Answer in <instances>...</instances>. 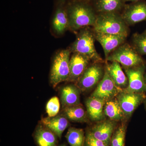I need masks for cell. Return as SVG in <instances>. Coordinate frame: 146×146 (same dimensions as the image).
I'll use <instances>...</instances> for the list:
<instances>
[{"label": "cell", "instance_id": "6da1fadb", "mask_svg": "<svg viewBox=\"0 0 146 146\" xmlns=\"http://www.w3.org/2000/svg\"><path fill=\"white\" fill-rule=\"evenodd\" d=\"M69 21V29L76 31L92 26L96 22L97 14L89 3L76 0L68 5L66 9Z\"/></svg>", "mask_w": 146, "mask_h": 146}, {"label": "cell", "instance_id": "7a4b0ae2", "mask_svg": "<svg viewBox=\"0 0 146 146\" xmlns=\"http://www.w3.org/2000/svg\"><path fill=\"white\" fill-rule=\"evenodd\" d=\"M93 27L95 33L126 36L129 33V26L121 14L117 12L98 13Z\"/></svg>", "mask_w": 146, "mask_h": 146}, {"label": "cell", "instance_id": "3957f363", "mask_svg": "<svg viewBox=\"0 0 146 146\" xmlns=\"http://www.w3.org/2000/svg\"><path fill=\"white\" fill-rule=\"evenodd\" d=\"M96 40L93 29L89 27L81 29L71 47V52L85 56L94 62H103L95 46Z\"/></svg>", "mask_w": 146, "mask_h": 146}, {"label": "cell", "instance_id": "277c9868", "mask_svg": "<svg viewBox=\"0 0 146 146\" xmlns=\"http://www.w3.org/2000/svg\"><path fill=\"white\" fill-rule=\"evenodd\" d=\"M71 52L70 49L62 50L55 54L50 73V81L54 87L60 82L68 81Z\"/></svg>", "mask_w": 146, "mask_h": 146}, {"label": "cell", "instance_id": "5b68a950", "mask_svg": "<svg viewBox=\"0 0 146 146\" xmlns=\"http://www.w3.org/2000/svg\"><path fill=\"white\" fill-rule=\"evenodd\" d=\"M106 61H116L123 68H131L144 63L142 56L138 54L132 46L124 43L114 50L106 59Z\"/></svg>", "mask_w": 146, "mask_h": 146}, {"label": "cell", "instance_id": "8992f818", "mask_svg": "<svg viewBox=\"0 0 146 146\" xmlns=\"http://www.w3.org/2000/svg\"><path fill=\"white\" fill-rule=\"evenodd\" d=\"M101 62H94L86 68L77 81V86L80 91H86L97 86L103 78L105 68Z\"/></svg>", "mask_w": 146, "mask_h": 146}, {"label": "cell", "instance_id": "52a82bcc", "mask_svg": "<svg viewBox=\"0 0 146 146\" xmlns=\"http://www.w3.org/2000/svg\"><path fill=\"white\" fill-rule=\"evenodd\" d=\"M123 68L129 82L127 88L123 90L132 93H146V85L144 78L146 69L145 64L136 67Z\"/></svg>", "mask_w": 146, "mask_h": 146}, {"label": "cell", "instance_id": "ba28073f", "mask_svg": "<svg viewBox=\"0 0 146 146\" xmlns=\"http://www.w3.org/2000/svg\"><path fill=\"white\" fill-rule=\"evenodd\" d=\"M125 118L131 117L137 107L146 98L145 93H132L122 90L116 97Z\"/></svg>", "mask_w": 146, "mask_h": 146}, {"label": "cell", "instance_id": "9c48e42d", "mask_svg": "<svg viewBox=\"0 0 146 146\" xmlns=\"http://www.w3.org/2000/svg\"><path fill=\"white\" fill-rule=\"evenodd\" d=\"M122 17L128 26L146 21V1L132 2L125 5Z\"/></svg>", "mask_w": 146, "mask_h": 146}, {"label": "cell", "instance_id": "30bf717a", "mask_svg": "<svg viewBox=\"0 0 146 146\" xmlns=\"http://www.w3.org/2000/svg\"><path fill=\"white\" fill-rule=\"evenodd\" d=\"M122 90L115 85L105 67V72L102 79L97 85L91 96L103 100L106 102L116 98Z\"/></svg>", "mask_w": 146, "mask_h": 146}, {"label": "cell", "instance_id": "8fae6325", "mask_svg": "<svg viewBox=\"0 0 146 146\" xmlns=\"http://www.w3.org/2000/svg\"><path fill=\"white\" fill-rule=\"evenodd\" d=\"M94 33L96 40L100 44L103 49L106 59L114 50L125 43L127 37L118 35Z\"/></svg>", "mask_w": 146, "mask_h": 146}, {"label": "cell", "instance_id": "7c38bea8", "mask_svg": "<svg viewBox=\"0 0 146 146\" xmlns=\"http://www.w3.org/2000/svg\"><path fill=\"white\" fill-rule=\"evenodd\" d=\"M116 127V121L104 119L94 126L89 132L95 138L110 146L111 138Z\"/></svg>", "mask_w": 146, "mask_h": 146}, {"label": "cell", "instance_id": "4fadbf2b", "mask_svg": "<svg viewBox=\"0 0 146 146\" xmlns=\"http://www.w3.org/2000/svg\"><path fill=\"white\" fill-rule=\"evenodd\" d=\"M90 58L80 54L73 53L70 61V74L68 81L77 82L89 66Z\"/></svg>", "mask_w": 146, "mask_h": 146}, {"label": "cell", "instance_id": "5bb4252c", "mask_svg": "<svg viewBox=\"0 0 146 146\" xmlns=\"http://www.w3.org/2000/svg\"><path fill=\"white\" fill-rule=\"evenodd\" d=\"M105 103L106 102L103 100L91 96L86 100L87 115L92 121L100 122L105 119L104 107Z\"/></svg>", "mask_w": 146, "mask_h": 146}, {"label": "cell", "instance_id": "9a60e30c", "mask_svg": "<svg viewBox=\"0 0 146 146\" xmlns=\"http://www.w3.org/2000/svg\"><path fill=\"white\" fill-rule=\"evenodd\" d=\"M105 67L110 76L118 88L122 90L127 88L128 80L119 63L113 61L107 63Z\"/></svg>", "mask_w": 146, "mask_h": 146}, {"label": "cell", "instance_id": "2e32d148", "mask_svg": "<svg viewBox=\"0 0 146 146\" xmlns=\"http://www.w3.org/2000/svg\"><path fill=\"white\" fill-rule=\"evenodd\" d=\"M41 122L44 126L51 131L60 138L69 125L68 119L62 115L43 118Z\"/></svg>", "mask_w": 146, "mask_h": 146}, {"label": "cell", "instance_id": "e0dca14e", "mask_svg": "<svg viewBox=\"0 0 146 146\" xmlns=\"http://www.w3.org/2000/svg\"><path fill=\"white\" fill-rule=\"evenodd\" d=\"M94 8L98 13L117 12L123 10L125 0H93Z\"/></svg>", "mask_w": 146, "mask_h": 146}, {"label": "cell", "instance_id": "ac0fdd59", "mask_svg": "<svg viewBox=\"0 0 146 146\" xmlns=\"http://www.w3.org/2000/svg\"><path fill=\"white\" fill-rule=\"evenodd\" d=\"M80 91L73 84L66 85L60 91L61 101L64 107L80 104Z\"/></svg>", "mask_w": 146, "mask_h": 146}, {"label": "cell", "instance_id": "d6986e66", "mask_svg": "<svg viewBox=\"0 0 146 146\" xmlns=\"http://www.w3.org/2000/svg\"><path fill=\"white\" fill-rule=\"evenodd\" d=\"M52 27L56 34L62 35L69 28V21L66 9L59 7L56 9L52 20Z\"/></svg>", "mask_w": 146, "mask_h": 146}, {"label": "cell", "instance_id": "ffe728a7", "mask_svg": "<svg viewBox=\"0 0 146 146\" xmlns=\"http://www.w3.org/2000/svg\"><path fill=\"white\" fill-rule=\"evenodd\" d=\"M104 113L110 119L116 122L122 121L126 118L119 103L116 98L106 102Z\"/></svg>", "mask_w": 146, "mask_h": 146}, {"label": "cell", "instance_id": "44dd1931", "mask_svg": "<svg viewBox=\"0 0 146 146\" xmlns=\"http://www.w3.org/2000/svg\"><path fill=\"white\" fill-rule=\"evenodd\" d=\"M56 135L44 126H41L36 129L35 140L39 146H56Z\"/></svg>", "mask_w": 146, "mask_h": 146}, {"label": "cell", "instance_id": "7402d4cb", "mask_svg": "<svg viewBox=\"0 0 146 146\" xmlns=\"http://www.w3.org/2000/svg\"><path fill=\"white\" fill-rule=\"evenodd\" d=\"M64 112L65 117L72 121L85 122L87 121V114L80 104L65 107Z\"/></svg>", "mask_w": 146, "mask_h": 146}, {"label": "cell", "instance_id": "603a6c76", "mask_svg": "<svg viewBox=\"0 0 146 146\" xmlns=\"http://www.w3.org/2000/svg\"><path fill=\"white\" fill-rule=\"evenodd\" d=\"M71 146H83L85 138L83 129L70 127L65 136Z\"/></svg>", "mask_w": 146, "mask_h": 146}, {"label": "cell", "instance_id": "cb8c5ba5", "mask_svg": "<svg viewBox=\"0 0 146 146\" xmlns=\"http://www.w3.org/2000/svg\"><path fill=\"white\" fill-rule=\"evenodd\" d=\"M132 46L140 55H146V33H135L131 38Z\"/></svg>", "mask_w": 146, "mask_h": 146}, {"label": "cell", "instance_id": "d4e9b609", "mask_svg": "<svg viewBox=\"0 0 146 146\" xmlns=\"http://www.w3.org/2000/svg\"><path fill=\"white\" fill-rule=\"evenodd\" d=\"M126 125L122 124L115 129L112 134L110 146H125Z\"/></svg>", "mask_w": 146, "mask_h": 146}, {"label": "cell", "instance_id": "484cf974", "mask_svg": "<svg viewBox=\"0 0 146 146\" xmlns=\"http://www.w3.org/2000/svg\"><path fill=\"white\" fill-rule=\"evenodd\" d=\"M60 102L57 97H53L47 102L46 110L48 117L56 116L60 110Z\"/></svg>", "mask_w": 146, "mask_h": 146}, {"label": "cell", "instance_id": "4316f807", "mask_svg": "<svg viewBox=\"0 0 146 146\" xmlns=\"http://www.w3.org/2000/svg\"><path fill=\"white\" fill-rule=\"evenodd\" d=\"M84 143L85 146H109L104 142L95 138L90 132L87 133Z\"/></svg>", "mask_w": 146, "mask_h": 146}, {"label": "cell", "instance_id": "83f0119b", "mask_svg": "<svg viewBox=\"0 0 146 146\" xmlns=\"http://www.w3.org/2000/svg\"><path fill=\"white\" fill-rule=\"evenodd\" d=\"M145 1V0H125L126 2H135L140 1Z\"/></svg>", "mask_w": 146, "mask_h": 146}, {"label": "cell", "instance_id": "f1b7e54d", "mask_svg": "<svg viewBox=\"0 0 146 146\" xmlns=\"http://www.w3.org/2000/svg\"><path fill=\"white\" fill-rule=\"evenodd\" d=\"M80 1H82L85 2L90 3L91 2H92L93 0H80Z\"/></svg>", "mask_w": 146, "mask_h": 146}, {"label": "cell", "instance_id": "f546056e", "mask_svg": "<svg viewBox=\"0 0 146 146\" xmlns=\"http://www.w3.org/2000/svg\"><path fill=\"white\" fill-rule=\"evenodd\" d=\"M144 78H145V82L146 85V72L145 73V76H144Z\"/></svg>", "mask_w": 146, "mask_h": 146}, {"label": "cell", "instance_id": "4dcf8cb0", "mask_svg": "<svg viewBox=\"0 0 146 146\" xmlns=\"http://www.w3.org/2000/svg\"><path fill=\"white\" fill-rule=\"evenodd\" d=\"M144 104H145V108L146 109V99L144 101Z\"/></svg>", "mask_w": 146, "mask_h": 146}, {"label": "cell", "instance_id": "1f68e13d", "mask_svg": "<svg viewBox=\"0 0 146 146\" xmlns=\"http://www.w3.org/2000/svg\"><path fill=\"white\" fill-rule=\"evenodd\" d=\"M61 2L64 3L66 1H68V0H59Z\"/></svg>", "mask_w": 146, "mask_h": 146}, {"label": "cell", "instance_id": "d6a6232c", "mask_svg": "<svg viewBox=\"0 0 146 146\" xmlns=\"http://www.w3.org/2000/svg\"><path fill=\"white\" fill-rule=\"evenodd\" d=\"M58 146H65L64 145H59Z\"/></svg>", "mask_w": 146, "mask_h": 146}, {"label": "cell", "instance_id": "836d02e7", "mask_svg": "<svg viewBox=\"0 0 146 146\" xmlns=\"http://www.w3.org/2000/svg\"><path fill=\"white\" fill-rule=\"evenodd\" d=\"M144 32L145 33H146V29L145 30V31H144Z\"/></svg>", "mask_w": 146, "mask_h": 146}]
</instances>
